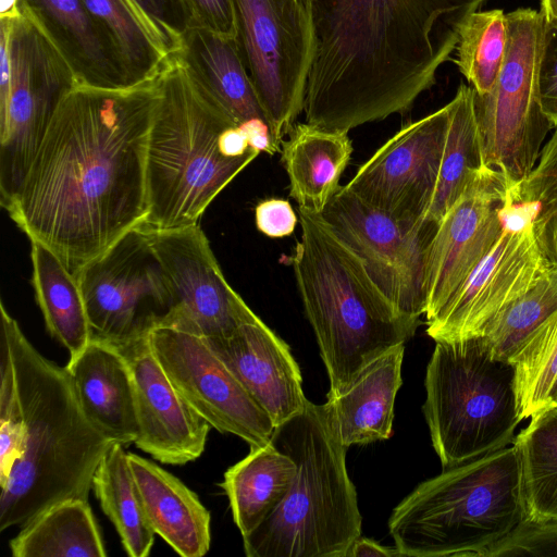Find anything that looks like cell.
<instances>
[{
    "label": "cell",
    "mask_w": 557,
    "mask_h": 557,
    "mask_svg": "<svg viewBox=\"0 0 557 557\" xmlns=\"http://www.w3.org/2000/svg\"><path fill=\"white\" fill-rule=\"evenodd\" d=\"M160 95V71L122 88L77 83L5 208L73 273L146 220L147 145Z\"/></svg>",
    "instance_id": "cell-1"
},
{
    "label": "cell",
    "mask_w": 557,
    "mask_h": 557,
    "mask_svg": "<svg viewBox=\"0 0 557 557\" xmlns=\"http://www.w3.org/2000/svg\"><path fill=\"white\" fill-rule=\"evenodd\" d=\"M486 0H312L306 122L348 133L408 111Z\"/></svg>",
    "instance_id": "cell-2"
},
{
    "label": "cell",
    "mask_w": 557,
    "mask_h": 557,
    "mask_svg": "<svg viewBox=\"0 0 557 557\" xmlns=\"http://www.w3.org/2000/svg\"><path fill=\"white\" fill-rule=\"evenodd\" d=\"M1 342L11 354L23 413L21 453L0 484V531L50 506L88 500L95 471L113 443L87 419L65 367L42 356L0 304Z\"/></svg>",
    "instance_id": "cell-3"
},
{
    "label": "cell",
    "mask_w": 557,
    "mask_h": 557,
    "mask_svg": "<svg viewBox=\"0 0 557 557\" xmlns=\"http://www.w3.org/2000/svg\"><path fill=\"white\" fill-rule=\"evenodd\" d=\"M160 100L147 145L145 226L199 224L212 200L261 152L212 97L181 50L160 70Z\"/></svg>",
    "instance_id": "cell-4"
},
{
    "label": "cell",
    "mask_w": 557,
    "mask_h": 557,
    "mask_svg": "<svg viewBox=\"0 0 557 557\" xmlns=\"http://www.w3.org/2000/svg\"><path fill=\"white\" fill-rule=\"evenodd\" d=\"M301 237L290 262L330 379L342 394L373 361L405 345L419 318L400 312L321 213L298 207Z\"/></svg>",
    "instance_id": "cell-5"
},
{
    "label": "cell",
    "mask_w": 557,
    "mask_h": 557,
    "mask_svg": "<svg viewBox=\"0 0 557 557\" xmlns=\"http://www.w3.org/2000/svg\"><path fill=\"white\" fill-rule=\"evenodd\" d=\"M270 443L297 472L276 508L243 537L248 557H346L361 536L362 517L346 469V449L323 405L305 408L277 425Z\"/></svg>",
    "instance_id": "cell-6"
},
{
    "label": "cell",
    "mask_w": 557,
    "mask_h": 557,
    "mask_svg": "<svg viewBox=\"0 0 557 557\" xmlns=\"http://www.w3.org/2000/svg\"><path fill=\"white\" fill-rule=\"evenodd\" d=\"M525 518L512 444L420 483L394 508L388 531L406 557H484Z\"/></svg>",
    "instance_id": "cell-7"
},
{
    "label": "cell",
    "mask_w": 557,
    "mask_h": 557,
    "mask_svg": "<svg viewBox=\"0 0 557 557\" xmlns=\"http://www.w3.org/2000/svg\"><path fill=\"white\" fill-rule=\"evenodd\" d=\"M422 411L443 469L513 444L521 422L512 363L483 336L435 342Z\"/></svg>",
    "instance_id": "cell-8"
},
{
    "label": "cell",
    "mask_w": 557,
    "mask_h": 557,
    "mask_svg": "<svg viewBox=\"0 0 557 557\" xmlns=\"http://www.w3.org/2000/svg\"><path fill=\"white\" fill-rule=\"evenodd\" d=\"M506 17L507 50L500 74L491 91L475 92V106L484 162L513 186L532 171L554 127L539 99L545 16L541 10L519 8Z\"/></svg>",
    "instance_id": "cell-9"
},
{
    "label": "cell",
    "mask_w": 557,
    "mask_h": 557,
    "mask_svg": "<svg viewBox=\"0 0 557 557\" xmlns=\"http://www.w3.org/2000/svg\"><path fill=\"white\" fill-rule=\"evenodd\" d=\"M238 49L277 152L304 111L315 51L312 0H234Z\"/></svg>",
    "instance_id": "cell-10"
},
{
    "label": "cell",
    "mask_w": 557,
    "mask_h": 557,
    "mask_svg": "<svg viewBox=\"0 0 557 557\" xmlns=\"http://www.w3.org/2000/svg\"><path fill=\"white\" fill-rule=\"evenodd\" d=\"M9 24L11 95L0 114V196L5 209L20 189L67 92L79 83L74 70L25 13Z\"/></svg>",
    "instance_id": "cell-11"
},
{
    "label": "cell",
    "mask_w": 557,
    "mask_h": 557,
    "mask_svg": "<svg viewBox=\"0 0 557 557\" xmlns=\"http://www.w3.org/2000/svg\"><path fill=\"white\" fill-rule=\"evenodd\" d=\"M91 337L119 345L159 325L172 296L149 230L133 227L74 273Z\"/></svg>",
    "instance_id": "cell-12"
},
{
    "label": "cell",
    "mask_w": 557,
    "mask_h": 557,
    "mask_svg": "<svg viewBox=\"0 0 557 557\" xmlns=\"http://www.w3.org/2000/svg\"><path fill=\"white\" fill-rule=\"evenodd\" d=\"M503 232L454 298L426 322L435 342L482 336L487 324L549 272L533 210L507 199Z\"/></svg>",
    "instance_id": "cell-13"
},
{
    "label": "cell",
    "mask_w": 557,
    "mask_h": 557,
    "mask_svg": "<svg viewBox=\"0 0 557 557\" xmlns=\"http://www.w3.org/2000/svg\"><path fill=\"white\" fill-rule=\"evenodd\" d=\"M321 215L400 312L416 318L425 313L426 261L438 224L397 220L346 185L336 190Z\"/></svg>",
    "instance_id": "cell-14"
},
{
    "label": "cell",
    "mask_w": 557,
    "mask_h": 557,
    "mask_svg": "<svg viewBox=\"0 0 557 557\" xmlns=\"http://www.w3.org/2000/svg\"><path fill=\"white\" fill-rule=\"evenodd\" d=\"M148 335L173 386L211 428L240 437L250 448L270 443L272 419L203 337L163 325Z\"/></svg>",
    "instance_id": "cell-15"
},
{
    "label": "cell",
    "mask_w": 557,
    "mask_h": 557,
    "mask_svg": "<svg viewBox=\"0 0 557 557\" xmlns=\"http://www.w3.org/2000/svg\"><path fill=\"white\" fill-rule=\"evenodd\" d=\"M147 228L172 296L171 309L159 325L221 338L258 318L225 280L199 224Z\"/></svg>",
    "instance_id": "cell-16"
},
{
    "label": "cell",
    "mask_w": 557,
    "mask_h": 557,
    "mask_svg": "<svg viewBox=\"0 0 557 557\" xmlns=\"http://www.w3.org/2000/svg\"><path fill=\"white\" fill-rule=\"evenodd\" d=\"M448 122L446 104L403 126L346 186L397 220L424 222L437 184Z\"/></svg>",
    "instance_id": "cell-17"
},
{
    "label": "cell",
    "mask_w": 557,
    "mask_h": 557,
    "mask_svg": "<svg viewBox=\"0 0 557 557\" xmlns=\"http://www.w3.org/2000/svg\"><path fill=\"white\" fill-rule=\"evenodd\" d=\"M510 187L502 173L485 165L438 223L426 261V322L454 298L498 239Z\"/></svg>",
    "instance_id": "cell-18"
},
{
    "label": "cell",
    "mask_w": 557,
    "mask_h": 557,
    "mask_svg": "<svg viewBox=\"0 0 557 557\" xmlns=\"http://www.w3.org/2000/svg\"><path fill=\"white\" fill-rule=\"evenodd\" d=\"M148 331L114 345L128 362L139 434L134 443L153 459L181 466L199 458L210 424L180 395L151 348Z\"/></svg>",
    "instance_id": "cell-19"
},
{
    "label": "cell",
    "mask_w": 557,
    "mask_h": 557,
    "mask_svg": "<svg viewBox=\"0 0 557 557\" xmlns=\"http://www.w3.org/2000/svg\"><path fill=\"white\" fill-rule=\"evenodd\" d=\"M205 339L275 428L304 410L308 399L289 346L259 317L226 337Z\"/></svg>",
    "instance_id": "cell-20"
},
{
    "label": "cell",
    "mask_w": 557,
    "mask_h": 557,
    "mask_svg": "<svg viewBox=\"0 0 557 557\" xmlns=\"http://www.w3.org/2000/svg\"><path fill=\"white\" fill-rule=\"evenodd\" d=\"M65 368L90 423L114 443H135L139 426L134 382L119 348L91 337L77 356L69 359Z\"/></svg>",
    "instance_id": "cell-21"
},
{
    "label": "cell",
    "mask_w": 557,
    "mask_h": 557,
    "mask_svg": "<svg viewBox=\"0 0 557 557\" xmlns=\"http://www.w3.org/2000/svg\"><path fill=\"white\" fill-rule=\"evenodd\" d=\"M18 4L64 55L79 83L132 86L111 37L82 0H18Z\"/></svg>",
    "instance_id": "cell-22"
},
{
    "label": "cell",
    "mask_w": 557,
    "mask_h": 557,
    "mask_svg": "<svg viewBox=\"0 0 557 557\" xmlns=\"http://www.w3.org/2000/svg\"><path fill=\"white\" fill-rule=\"evenodd\" d=\"M147 519L178 555L202 557L211 544L209 510L195 492L157 463L127 453Z\"/></svg>",
    "instance_id": "cell-23"
},
{
    "label": "cell",
    "mask_w": 557,
    "mask_h": 557,
    "mask_svg": "<svg viewBox=\"0 0 557 557\" xmlns=\"http://www.w3.org/2000/svg\"><path fill=\"white\" fill-rule=\"evenodd\" d=\"M404 354L405 345L392 348L342 394L326 397L324 406L346 447L391 437L395 398L403 383Z\"/></svg>",
    "instance_id": "cell-24"
},
{
    "label": "cell",
    "mask_w": 557,
    "mask_h": 557,
    "mask_svg": "<svg viewBox=\"0 0 557 557\" xmlns=\"http://www.w3.org/2000/svg\"><path fill=\"white\" fill-rule=\"evenodd\" d=\"M347 134L305 122L294 125L288 138L282 141L289 195L298 207L322 213L341 187L339 178L352 152Z\"/></svg>",
    "instance_id": "cell-25"
},
{
    "label": "cell",
    "mask_w": 557,
    "mask_h": 557,
    "mask_svg": "<svg viewBox=\"0 0 557 557\" xmlns=\"http://www.w3.org/2000/svg\"><path fill=\"white\" fill-rule=\"evenodd\" d=\"M180 50L207 90L239 125H268L236 39L190 28L184 30Z\"/></svg>",
    "instance_id": "cell-26"
},
{
    "label": "cell",
    "mask_w": 557,
    "mask_h": 557,
    "mask_svg": "<svg viewBox=\"0 0 557 557\" xmlns=\"http://www.w3.org/2000/svg\"><path fill=\"white\" fill-rule=\"evenodd\" d=\"M297 467L271 443L250 448V453L230 467L221 486L242 536L250 534L267 520L287 496Z\"/></svg>",
    "instance_id": "cell-27"
},
{
    "label": "cell",
    "mask_w": 557,
    "mask_h": 557,
    "mask_svg": "<svg viewBox=\"0 0 557 557\" xmlns=\"http://www.w3.org/2000/svg\"><path fill=\"white\" fill-rule=\"evenodd\" d=\"M449 122L435 193L424 221L438 224L485 166L475 90L463 83L447 103Z\"/></svg>",
    "instance_id": "cell-28"
},
{
    "label": "cell",
    "mask_w": 557,
    "mask_h": 557,
    "mask_svg": "<svg viewBox=\"0 0 557 557\" xmlns=\"http://www.w3.org/2000/svg\"><path fill=\"white\" fill-rule=\"evenodd\" d=\"M30 247L32 282L47 329L73 358L91 338L81 287L74 273L48 246L32 239Z\"/></svg>",
    "instance_id": "cell-29"
},
{
    "label": "cell",
    "mask_w": 557,
    "mask_h": 557,
    "mask_svg": "<svg viewBox=\"0 0 557 557\" xmlns=\"http://www.w3.org/2000/svg\"><path fill=\"white\" fill-rule=\"evenodd\" d=\"M14 557H106L88 500L59 502L22 527L10 542Z\"/></svg>",
    "instance_id": "cell-30"
},
{
    "label": "cell",
    "mask_w": 557,
    "mask_h": 557,
    "mask_svg": "<svg viewBox=\"0 0 557 557\" xmlns=\"http://www.w3.org/2000/svg\"><path fill=\"white\" fill-rule=\"evenodd\" d=\"M123 446L114 442L110 445L95 471L92 490L101 509L114 524L126 554L146 557L156 533L147 519Z\"/></svg>",
    "instance_id": "cell-31"
},
{
    "label": "cell",
    "mask_w": 557,
    "mask_h": 557,
    "mask_svg": "<svg viewBox=\"0 0 557 557\" xmlns=\"http://www.w3.org/2000/svg\"><path fill=\"white\" fill-rule=\"evenodd\" d=\"M513 444L520 460L527 519L557 521V405L531 417Z\"/></svg>",
    "instance_id": "cell-32"
},
{
    "label": "cell",
    "mask_w": 557,
    "mask_h": 557,
    "mask_svg": "<svg viewBox=\"0 0 557 557\" xmlns=\"http://www.w3.org/2000/svg\"><path fill=\"white\" fill-rule=\"evenodd\" d=\"M107 30L131 85L159 73L170 54L150 23L126 0H82Z\"/></svg>",
    "instance_id": "cell-33"
},
{
    "label": "cell",
    "mask_w": 557,
    "mask_h": 557,
    "mask_svg": "<svg viewBox=\"0 0 557 557\" xmlns=\"http://www.w3.org/2000/svg\"><path fill=\"white\" fill-rule=\"evenodd\" d=\"M507 17L502 9L475 11L462 24L455 63L476 95L495 85L507 50Z\"/></svg>",
    "instance_id": "cell-34"
},
{
    "label": "cell",
    "mask_w": 557,
    "mask_h": 557,
    "mask_svg": "<svg viewBox=\"0 0 557 557\" xmlns=\"http://www.w3.org/2000/svg\"><path fill=\"white\" fill-rule=\"evenodd\" d=\"M512 364L522 421L549 407L557 393V311L528 338Z\"/></svg>",
    "instance_id": "cell-35"
},
{
    "label": "cell",
    "mask_w": 557,
    "mask_h": 557,
    "mask_svg": "<svg viewBox=\"0 0 557 557\" xmlns=\"http://www.w3.org/2000/svg\"><path fill=\"white\" fill-rule=\"evenodd\" d=\"M557 311V271L549 270L485 327L494 358L512 363L528 338Z\"/></svg>",
    "instance_id": "cell-36"
},
{
    "label": "cell",
    "mask_w": 557,
    "mask_h": 557,
    "mask_svg": "<svg viewBox=\"0 0 557 557\" xmlns=\"http://www.w3.org/2000/svg\"><path fill=\"white\" fill-rule=\"evenodd\" d=\"M517 201L534 202V232L550 270L557 271V126L525 178L510 187Z\"/></svg>",
    "instance_id": "cell-37"
},
{
    "label": "cell",
    "mask_w": 557,
    "mask_h": 557,
    "mask_svg": "<svg viewBox=\"0 0 557 557\" xmlns=\"http://www.w3.org/2000/svg\"><path fill=\"white\" fill-rule=\"evenodd\" d=\"M0 362V484L20 456L23 440V413L15 371L8 346L1 342Z\"/></svg>",
    "instance_id": "cell-38"
},
{
    "label": "cell",
    "mask_w": 557,
    "mask_h": 557,
    "mask_svg": "<svg viewBox=\"0 0 557 557\" xmlns=\"http://www.w3.org/2000/svg\"><path fill=\"white\" fill-rule=\"evenodd\" d=\"M185 29L202 28L236 39L234 0H174Z\"/></svg>",
    "instance_id": "cell-39"
},
{
    "label": "cell",
    "mask_w": 557,
    "mask_h": 557,
    "mask_svg": "<svg viewBox=\"0 0 557 557\" xmlns=\"http://www.w3.org/2000/svg\"><path fill=\"white\" fill-rule=\"evenodd\" d=\"M503 555H557V521L533 522L525 518L484 557Z\"/></svg>",
    "instance_id": "cell-40"
},
{
    "label": "cell",
    "mask_w": 557,
    "mask_h": 557,
    "mask_svg": "<svg viewBox=\"0 0 557 557\" xmlns=\"http://www.w3.org/2000/svg\"><path fill=\"white\" fill-rule=\"evenodd\" d=\"M539 99L543 113L555 128L557 126V29L548 24L539 72Z\"/></svg>",
    "instance_id": "cell-41"
},
{
    "label": "cell",
    "mask_w": 557,
    "mask_h": 557,
    "mask_svg": "<svg viewBox=\"0 0 557 557\" xmlns=\"http://www.w3.org/2000/svg\"><path fill=\"white\" fill-rule=\"evenodd\" d=\"M158 30L169 53L182 47L184 27L174 0H134Z\"/></svg>",
    "instance_id": "cell-42"
},
{
    "label": "cell",
    "mask_w": 557,
    "mask_h": 557,
    "mask_svg": "<svg viewBox=\"0 0 557 557\" xmlns=\"http://www.w3.org/2000/svg\"><path fill=\"white\" fill-rule=\"evenodd\" d=\"M255 221L259 232L268 237L280 238L295 231L298 216L289 201L269 198L256 206Z\"/></svg>",
    "instance_id": "cell-43"
},
{
    "label": "cell",
    "mask_w": 557,
    "mask_h": 557,
    "mask_svg": "<svg viewBox=\"0 0 557 557\" xmlns=\"http://www.w3.org/2000/svg\"><path fill=\"white\" fill-rule=\"evenodd\" d=\"M364 556H383V557H400L403 554L395 547H386L373 540L359 536L351 544L346 557H364Z\"/></svg>",
    "instance_id": "cell-44"
},
{
    "label": "cell",
    "mask_w": 557,
    "mask_h": 557,
    "mask_svg": "<svg viewBox=\"0 0 557 557\" xmlns=\"http://www.w3.org/2000/svg\"><path fill=\"white\" fill-rule=\"evenodd\" d=\"M541 11L547 24L557 29V0H542Z\"/></svg>",
    "instance_id": "cell-45"
},
{
    "label": "cell",
    "mask_w": 557,
    "mask_h": 557,
    "mask_svg": "<svg viewBox=\"0 0 557 557\" xmlns=\"http://www.w3.org/2000/svg\"><path fill=\"white\" fill-rule=\"evenodd\" d=\"M22 14L18 0H1L0 18H16Z\"/></svg>",
    "instance_id": "cell-46"
},
{
    "label": "cell",
    "mask_w": 557,
    "mask_h": 557,
    "mask_svg": "<svg viewBox=\"0 0 557 557\" xmlns=\"http://www.w3.org/2000/svg\"><path fill=\"white\" fill-rule=\"evenodd\" d=\"M137 12H139L149 23L150 25L153 27V29L157 32V34L159 35L158 30L156 29V27L153 26V24L150 22V20L143 13V11L139 9V7L135 3L134 0H126ZM160 37V35H159ZM161 38V37H160ZM162 40V39H161Z\"/></svg>",
    "instance_id": "cell-47"
},
{
    "label": "cell",
    "mask_w": 557,
    "mask_h": 557,
    "mask_svg": "<svg viewBox=\"0 0 557 557\" xmlns=\"http://www.w3.org/2000/svg\"><path fill=\"white\" fill-rule=\"evenodd\" d=\"M557 404V393L552 405Z\"/></svg>",
    "instance_id": "cell-48"
},
{
    "label": "cell",
    "mask_w": 557,
    "mask_h": 557,
    "mask_svg": "<svg viewBox=\"0 0 557 557\" xmlns=\"http://www.w3.org/2000/svg\"><path fill=\"white\" fill-rule=\"evenodd\" d=\"M554 405H557V404H554Z\"/></svg>",
    "instance_id": "cell-49"
}]
</instances>
